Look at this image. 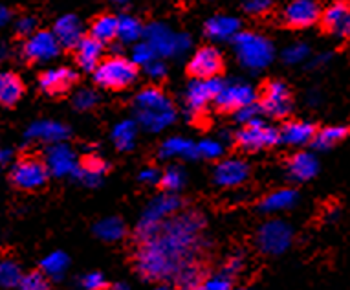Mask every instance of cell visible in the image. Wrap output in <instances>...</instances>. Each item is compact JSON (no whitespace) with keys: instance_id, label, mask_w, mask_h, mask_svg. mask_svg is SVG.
<instances>
[{"instance_id":"cell-36","label":"cell","mask_w":350,"mask_h":290,"mask_svg":"<svg viewBox=\"0 0 350 290\" xmlns=\"http://www.w3.org/2000/svg\"><path fill=\"white\" fill-rule=\"evenodd\" d=\"M134 140H136V125L133 122H121L114 129V144L121 151L131 149L134 145Z\"/></svg>"},{"instance_id":"cell-12","label":"cell","mask_w":350,"mask_h":290,"mask_svg":"<svg viewBox=\"0 0 350 290\" xmlns=\"http://www.w3.org/2000/svg\"><path fill=\"white\" fill-rule=\"evenodd\" d=\"M253 101H255V92L250 85L244 83L222 85L220 92L215 98V105L220 111L226 112H239L247 105H253Z\"/></svg>"},{"instance_id":"cell-28","label":"cell","mask_w":350,"mask_h":290,"mask_svg":"<svg viewBox=\"0 0 350 290\" xmlns=\"http://www.w3.org/2000/svg\"><path fill=\"white\" fill-rule=\"evenodd\" d=\"M90 35L94 39L105 42H112L120 35V17L116 15H99L90 26Z\"/></svg>"},{"instance_id":"cell-5","label":"cell","mask_w":350,"mask_h":290,"mask_svg":"<svg viewBox=\"0 0 350 290\" xmlns=\"http://www.w3.org/2000/svg\"><path fill=\"white\" fill-rule=\"evenodd\" d=\"M277 142H281V133L270 125L252 120L237 133V144L241 145L244 151L255 153L273 147Z\"/></svg>"},{"instance_id":"cell-37","label":"cell","mask_w":350,"mask_h":290,"mask_svg":"<svg viewBox=\"0 0 350 290\" xmlns=\"http://www.w3.org/2000/svg\"><path fill=\"white\" fill-rule=\"evenodd\" d=\"M178 281L185 289H196L204 283V276H202V270L198 267H185L180 268Z\"/></svg>"},{"instance_id":"cell-3","label":"cell","mask_w":350,"mask_h":290,"mask_svg":"<svg viewBox=\"0 0 350 290\" xmlns=\"http://www.w3.org/2000/svg\"><path fill=\"white\" fill-rule=\"evenodd\" d=\"M94 79L99 87L109 90H123L138 79V66L126 57H109L94 70Z\"/></svg>"},{"instance_id":"cell-23","label":"cell","mask_w":350,"mask_h":290,"mask_svg":"<svg viewBox=\"0 0 350 290\" xmlns=\"http://www.w3.org/2000/svg\"><path fill=\"white\" fill-rule=\"evenodd\" d=\"M241 23L233 17H226V15H218L207 21L206 24V35L213 41H230L235 39L237 35L241 34Z\"/></svg>"},{"instance_id":"cell-25","label":"cell","mask_w":350,"mask_h":290,"mask_svg":"<svg viewBox=\"0 0 350 290\" xmlns=\"http://www.w3.org/2000/svg\"><path fill=\"white\" fill-rule=\"evenodd\" d=\"M316 136V127L306 122H288L281 131V140L288 145H306L312 144Z\"/></svg>"},{"instance_id":"cell-13","label":"cell","mask_w":350,"mask_h":290,"mask_svg":"<svg viewBox=\"0 0 350 290\" xmlns=\"http://www.w3.org/2000/svg\"><path fill=\"white\" fill-rule=\"evenodd\" d=\"M224 83L218 81L217 77H209V79H196L187 87V107L193 112L206 111V107L220 92Z\"/></svg>"},{"instance_id":"cell-18","label":"cell","mask_w":350,"mask_h":290,"mask_svg":"<svg viewBox=\"0 0 350 290\" xmlns=\"http://www.w3.org/2000/svg\"><path fill=\"white\" fill-rule=\"evenodd\" d=\"M44 162H46L50 173L57 174V176H66V174L77 171L74 153L70 151V147H66V145L61 144V142L53 144L52 147L48 149L46 160H44Z\"/></svg>"},{"instance_id":"cell-43","label":"cell","mask_w":350,"mask_h":290,"mask_svg":"<svg viewBox=\"0 0 350 290\" xmlns=\"http://www.w3.org/2000/svg\"><path fill=\"white\" fill-rule=\"evenodd\" d=\"M152 59H154V48L150 47L149 42L147 44H138L134 48L133 61L136 64H149Z\"/></svg>"},{"instance_id":"cell-16","label":"cell","mask_w":350,"mask_h":290,"mask_svg":"<svg viewBox=\"0 0 350 290\" xmlns=\"http://www.w3.org/2000/svg\"><path fill=\"white\" fill-rule=\"evenodd\" d=\"M250 176V166L241 158H228L218 162L215 169V182L218 186L237 187L244 184Z\"/></svg>"},{"instance_id":"cell-49","label":"cell","mask_w":350,"mask_h":290,"mask_svg":"<svg viewBox=\"0 0 350 290\" xmlns=\"http://www.w3.org/2000/svg\"><path fill=\"white\" fill-rule=\"evenodd\" d=\"M147 72H149L152 77H161L165 74V66H163V63H158V61L152 59V61L147 64Z\"/></svg>"},{"instance_id":"cell-44","label":"cell","mask_w":350,"mask_h":290,"mask_svg":"<svg viewBox=\"0 0 350 290\" xmlns=\"http://www.w3.org/2000/svg\"><path fill=\"white\" fill-rule=\"evenodd\" d=\"M77 109H92L94 105L98 103V96L92 90H79L74 98Z\"/></svg>"},{"instance_id":"cell-41","label":"cell","mask_w":350,"mask_h":290,"mask_svg":"<svg viewBox=\"0 0 350 290\" xmlns=\"http://www.w3.org/2000/svg\"><path fill=\"white\" fill-rule=\"evenodd\" d=\"M231 283H233V279H231L230 274H220V276H213L209 279H204V283H202V289L207 290H226L231 289Z\"/></svg>"},{"instance_id":"cell-27","label":"cell","mask_w":350,"mask_h":290,"mask_svg":"<svg viewBox=\"0 0 350 290\" xmlns=\"http://www.w3.org/2000/svg\"><path fill=\"white\" fill-rule=\"evenodd\" d=\"M299 200V195L295 189L290 187H282L277 192L270 193L268 197L260 202V209L266 213H277V211H286V209L293 208Z\"/></svg>"},{"instance_id":"cell-6","label":"cell","mask_w":350,"mask_h":290,"mask_svg":"<svg viewBox=\"0 0 350 290\" xmlns=\"http://www.w3.org/2000/svg\"><path fill=\"white\" fill-rule=\"evenodd\" d=\"M12 182L24 192H35L46 184L50 169L46 162L37 158H23L12 168Z\"/></svg>"},{"instance_id":"cell-47","label":"cell","mask_w":350,"mask_h":290,"mask_svg":"<svg viewBox=\"0 0 350 290\" xmlns=\"http://www.w3.org/2000/svg\"><path fill=\"white\" fill-rule=\"evenodd\" d=\"M17 31L21 35H26V37H29L31 34H35V18L33 17L18 18Z\"/></svg>"},{"instance_id":"cell-48","label":"cell","mask_w":350,"mask_h":290,"mask_svg":"<svg viewBox=\"0 0 350 290\" xmlns=\"http://www.w3.org/2000/svg\"><path fill=\"white\" fill-rule=\"evenodd\" d=\"M139 180L145 182V184H156V182H160L161 176L154 168H145L144 171L139 173Z\"/></svg>"},{"instance_id":"cell-53","label":"cell","mask_w":350,"mask_h":290,"mask_svg":"<svg viewBox=\"0 0 350 290\" xmlns=\"http://www.w3.org/2000/svg\"><path fill=\"white\" fill-rule=\"evenodd\" d=\"M114 2H116V4H118V6H125L129 0H114Z\"/></svg>"},{"instance_id":"cell-35","label":"cell","mask_w":350,"mask_h":290,"mask_svg":"<svg viewBox=\"0 0 350 290\" xmlns=\"http://www.w3.org/2000/svg\"><path fill=\"white\" fill-rule=\"evenodd\" d=\"M144 34L142 29V24L138 23V18L134 17H120V35L118 39H121L123 42H136Z\"/></svg>"},{"instance_id":"cell-24","label":"cell","mask_w":350,"mask_h":290,"mask_svg":"<svg viewBox=\"0 0 350 290\" xmlns=\"http://www.w3.org/2000/svg\"><path fill=\"white\" fill-rule=\"evenodd\" d=\"M24 85L21 77L13 72H0V105L13 107L23 98Z\"/></svg>"},{"instance_id":"cell-22","label":"cell","mask_w":350,"mask_h":290,"mask_svg":"<svg viewBox=\"0 0 350 290\" xmlns=\"http://www.w3.org/2000/svg\"><path fill=\"white\" fill-rule=\"evenodd\" d=\"M319 169V162L312 153H297L288 162V174L293 182H306L314 179Z\"/></svg>"},{"instance_id":"cell-11","label":"cell","mask_w":350,"mask_h":290,"mask_svg":"<svg viewBox=\"0 0 350 290\" xmlns=\"http://www.w3.org/2000/svg\"><path fill=\"white\" fill-rule=\"evenodd\" d=\"M319 18L321 10L316 0H292L282 12V21L290 28H310Z\"/></svg>"},{"instance_id":"cell-50","label":"cell","mask_w":350,"mask_h":290,"mask_svg":"<svg viewBox=\"0 0 350 290\" xmlns=\"http://www.w3.org/2000/svg\"><path fill=\"white\" fill-rule=\"evenodd\" d=\"M242 270V259L241 257H233V259H230V263L226 265V274H237V272H241Z\"/></svg>"},{"instance_id":"cell-19","label":"cell","mask_w":350,"mask_h":290,"mask_svg":"<svg viewBox=\"0 0 350 290\" xmlns=\"http://www.w3.org/2000/svg\"><path fill=\"white\" fill-rule=\"evenodd\" d=\"M103 57V42L90 37H83L81 42L75 47V61L81 70L85 72H94L98 68Z\"/></svg>"},{"instance_id":"cell-46","label":"cell","mask_w":350,"mask_h":290,"mask_svg":"<svg viewBox=\"0 0 350 290\" xmlns=\"http://www.w3.org/2000/svg\"><path fill=\"white\" fill-rule=\"evenodd\" d=\"M105 285H107V283H105V278L98 272L86 274L85 278H83V287H85V289L98 290V289H103Z\"/></svg>"},{"instance_id":"cell-33","label":"cell","mask_w":350,"mask_h":290,"mask_svg":"<svg viewBox=\"0 0 350 290\" xmlns=\"http://www.w3.org/2000/svg\"><path fill=\"white\" fill-rule=\"evenodd\" d=\"M105 171H107V163L101 162L99 158H86L83 166H79V169H77V174L85 182L92 184L94 180H99L103 176Z\"/></svg>"},{"instance_id":"cell-17","label":"cell","mask_w":350,"mask_h":290,"mask_svg":"<svg viewBox=\"0 0 350 290\" xmlns=\"http://www.w3.org/2000/svg\"><path fill=\"white\" fill-rule=\"evenodd\" d=\"M174 208H178V200H174V198L171 197H161L158 198V200H154V202L150 204V208L147 209V213H145L142 224H139V235H144V239H149L150 235H154V233L158 232V222H160L167 213H171Z\"/></svg>"},{"instance_id":"cell-32","label":"cell","mask_w":350,"mask_h":290,"mask_svg":"<svg viewBox=\"0 0 350 290\" xmlns=\"http://www.w3.org/2000/svg\"><path fill=\"white\" fill-rule=\"evenodd\" d=\"M96 233H98L99 237L103 239V241H118V239L123 237V233H125V226H123V222L120 219H105V221L98 222L96 224Z\"/></svg>"},{"instance_id":"cell-1","label":"cell","mask_w":350,"mask_h":290,"mask_svg":"<svg viewBox=\"0 0 350 290\" xmlns=\"http://www.w3.org/2000/svg\"><path fill=\"white\" fill-rule=\"evenodd\" d=\"M202 221L196 215H182L167 222L160 235H150L138 254V270L147 279H167L180 270L200 232Z\"/></svg>"},{"instance_id":"cell-29","label":"cell","mask_w":350,"mask_h":290,"mask_svg":"<svg viewBox=\"0 0 350 290\" xmlns=\"http://www.w3.org/2000/svg\"><path fill=\"white\" fill-rule=\"evenodd\" d=\"M349 136V129L341 127V125H334V127H325L321 131H316V136L312 140V144L316 149H332L339 142H343Z\"/></svg>"},{"instance_id":"cell-39","label":"cell","mask_w":350,"mask_h":290,"mask_svg":"<svg viewBox=\"0 0 350 290\" xmlns=\"http://www.w3.org/2000/svg\"><path fill=\"white\" fill-rule=\"evenodd\" d=\"M184 171L180 168L167 169L165 174L161 176V186L169 189V192H178L180 187L184 186Z\"/></svg>"},{"instance_id":"cell-34","label":"cell","mask_w":350,"mask_h":290,"mask_svg":"<svg viewBox=\"0 0 350 290\" xmlns=\"http://www.w3.org/2000/svg\"><path fill=\"white\" fill-rule=\"evenodd\" d=\"M195 153V145L182 138L169 140V142H165L163 147H161V155H163V157H193Z\"/></svg>"},{"instance_id":"cell-26","label":"cell","mask_w":350,"mask_h":290,"mask_svg":"<svg viewBox=\"0 0 350 290\" xmlns=\"http://www.w3.org/2000/svg\"><path fill=\"white\" fill-rule=\"evenodd\" d=\"M68 129L57 122H37L28 129L29 140H39V142H50V144H57L61 140L66 138Z\"/></svg>"},{"instance_id":"cell-38","label":"cell","mask_w":350,"mask_h":290,"mask_svg":"<svg viewBox=\"0 0 350 290\" xmlns=\"http://www.w3.org/2000/svg\"><path fill=\"white\" fill-rule=\"evenodd\" d=\"M21 289L24 290H46L48 289V276L42 270L40 272H29L21 279Z\"/></svg>"},{"instance_id":"cell-21","label":"cell","mask_w":350,"mask_h":290,"mask_svg":"<svg viewBox=\"0 0 350 290\" xmlns=\"http://www.w3.org/2000/svg\"><path fill=\"white\" fill-rule=\"evenodd\" d=\"M53 34L63 48H75L85 37L79 18L74 15H64V17L57 18V23L53 26Z\"/></svg>"},{"instance_id":"cell-14","label":"cell","mask_w":350,"mask_h":290,"mask_svg":"<svg viewBox=\"0 0 350 290\" xmlns=\"http://www.w3.org/2000/svg\"><path fill=\"white\" fill-rule=\"evenodd\" d=\"M321 23L327 31L336 37L350 39V4L345 0H338L323 12Z\"/></svg>"},{"instance_id":"cell-30","label":"cell","mask_w":350,"mask_h":290,"mask_svg":"<svg viewBox=\"0 0 350 290\" xmlns=\"http://www.w3.org/2000/svg\"><path fill=\"white\" fill-rule=\"evenodd\" d=\"M66 268H68V257L64 256L63 252H52L50 256H46L40 261V270L46 274L48 278H63Z\"/></svg>"},{"instance_id":"cell-52","label":"cell","mask_w":350,"mask_h":290,"mask_svg":"<svg viewBox=\"0 0 350 290\" xmlns=\"http://www.w3.org/2000/svg\"><path fill=\"white\" fill-rule=\"evenodd\" d=\"M8 160V151H2L0 149V163H4Z\"/></svg>"},{"instance_id":"cell-10","label":"cell","mask_w":350,"mask_h":290,"mask_svg":"<svg viewBox=\"0 0 350 290\" xmlns=\"http://www.w3.org/2000/svg\"><path fill=\"white\" fill-rule=\"evenodd\" d=\"M224 70V57L215 47H204L196 50L189 61V74L196 79L217 77Z\"/></svg>"},{"instance_id":"cell-51","label":"cell","mask_w":350,"mask_h":290,"mask_svg":"<svg viewBox=\"0 0 350 290\" xmlns=\"http://www.w3.org/2000/svg\"><path fill=\"white\" fill-rule=\"evenodd\" d=\"M8 21V12L4 8L0 6V24H4Z\"/></svg>"},{"instance_id":"cell-42","label":"cell","mask_w":350,"mask_h":290,"mask_svg":"<svg viewBox=\"0 0 350 290\" xmlns=\"http://www.w3.org/2000/svg\"><path fill=\"white\" fill-rule=\"evenodd\" d=\"M196 155L213 160V158H218L222 155V145L218 142H213V140H204L200 145H196Z\"/></svg>"},{"instance_id":"cell-31","label":"cell","mask_w":350,"mask_h":290,"mask_svg":"<svg viewBox=\"0 0 350 290\" xmlns=\"http://www.w3.org/2000/svg\"><path fill=\"white\" fill-rule=\"evenodd\" d=\"M21 279H23V274H21V268H18L17 263L10 261V259L0 261V289L18 287Z\"/></svg>"},{"instance_id":"cell-45","label":"cell","mask_w":350,"mask_h":290,"mask_svg":"<svg viewBox=\"0 0 350 290\" xmlns=\"http://www.w3.org/2000/svg\"><path fill=\"white\" fill-rule=\"evenodd\" d=\"M270 0H244V10L253 15H260L270 10Z\"/></svg>"},{"instance_id":"cell-20","label":"cell","mask_w":350,"mask_h":290,"mask_svg":"<svg viewBox=\"0 0 350 290\" xmlns=\"http://www.w3.org/2000/svg\"><path fill=\"white\" fill-rule=\"evenodd\" d=\"M149 44L154 48V52H161L165 55H171L176 50H184L187 47V39L182 35H172L171 31L163 26H152L149 29Z\"/></svg>"},{"instance_id":"cell-15","label":"cell","mask_w":350,"mask_h":290,"mask_svg":"<svg viewBox=\"0 0 350 290\" xmlns=\"http://www.w3.org/2000/svg\"><path fill=\"white\" fill-rule=\"evenodd\" d=\"M75 81H77V74L74 70L64 68V66L50 68L39 76V87L42 88V92L50 94V96H61V94L68 92L75 85Z\"/></svg>"},{"instance_id":"cell-2","label":"cell","mask_w":350,"mask_h":290,"mask_svg":"<svg viewBox=\"0 0 350 290\" xmlns=\"http://www.w3.org/2000/svg\"><path fill=\"white\" fill-rule=\"evenodd\" d=\"M136 105H138L139 120L150 131H160L165 125H169L172 118H174L171 101L160 88L149 87L142 90L138 94V98H136Z\"/></svg>"},{"instance_id":"cell-7","label":"cell","mask_w":350,"mask_h":290,"mask_svg":"<svg viewBox=\"0 0 350 290\" xmlns=\"http://www.w3.org/2000/svg\"><path fill=\"white\" fill-rule=\"evenodd\" d=\"M260 111L271 118H286L293 109V99L290 88L282 81L268 83L260 96Z\"/></svg>"},{"instance_id":"cell-9","label":"cell","mask_w":350,"mask_h":290,"mask_svg":"<svg viewBox=\"0 0 350 290\" xmlns=\"http://www.w3.org/2000/svg\"><path fill=\"white\" fill-rule=\"evenodd\" d=\"M292 228L288 226L286 222L271 221L260 228V232H258V248L270 256L282 254L292 243Z\"/></svg>"},{"instance_id":"cell-4","label":"cell","mask_w":350,"mask_h":290,"mask_svg":"<svg viewBox=\"0 0 350 290\" xmlns=\"http://www.w3.org/2000/svg\"><path fill=\"white\" fill-rule=\"evenodd\" d=\"M237 55L247 68H262L273 57V47L266 37L257 34H239L235 37Z\"/></svg>"},{"instance_id":"cell-40","label":"cell","mask_w":350,"mask_h":290,"mask_svg":"<svg viewBox=\"0 0 350 290\" xmlns=\"http://www.w3.org/2000/svg\"><path fill=\"white\" fill-rule=\"evenodd\" d=\"M308 53H310V48L303 44V42H297V44H292V47H288L282 53V57L286 61L288 64H297L301 61L308 57Z\"/></svg>"},{"instance_id":"cell-8","label":"cell","mask_w":350,"mask_h":290,"mask_svg":"<svg viewBox=\"0 0 350 290\" xmlns=\"http://www.w3.org/2000/svg\"><path fill=\"white\" fill-rule=\"evenodd\" d=\"M61 44L52 31H35L26 39L23 47V55L31 63H46L57 57Z\"/></svg>"}]
</instances>
